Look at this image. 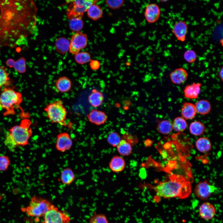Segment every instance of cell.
Instances as JSON below:
<instances>
[{
    "instance_id": "34",
    "label": "cell",
    "mask_w": 223,
    "mask_h": 223,
    "mask_svg": "<svg viewBox=\"0 0 223 223\" xmlns=\"http://www.w3.org/2000/svg\"><path fill=\"white\" fill-rule=\"evenodd\" d=\"M107 139L108 143L113 147L116 146L121 140L120 135L115 131L110 132L107 135Z\"/></svg>"
},
{
    "instance_id": "30",
    "label": "cell",
    "mask_w": 223,
    "mask_h": 223,
    "mask_svg": "<svg viewBox=\"0 0 223 223\" xmlns=\"http://www.w3.org/2000/svg\"><path fill=\"white\" fill-rule=\"evenodd\" d=\"M11 82L7 68L0 66V90L3 86L7 87Z\"/></svg>"
},
{
    "instance_id": "19",
    "label": "cell",
    "mask_w": 223,
    "mask_h": 223,
    "mask_svg": "<svg viewBox=\"0 0 223 223\" xmlns=\"http://www.w3.org/2000/svg\"><path fill=\"white\" fill-rule=\"evenodd\" d=\"M126 165L125 161L121 156H114L109 163L110 169L115 173H119L123 171Z\"/></svg>"
},
{
    "instance_id": "1",
    "label": "cell",
    "mask_w": 223,
    "mask_h": 223,
    "mask_svg": "<svg viewBox=\"0 0 223 223\" xmlns=\"http://www.w3.org/2000/svg\"><path fill=\"white\" fill-rule=\"evenodd\" d=\"M0 45L14 47L35 29L37 9L32 0H0Z\"/></svg>"
},
{
    "instance_id": "22",
    "label": "cell",
    "mask_w": 223,
    "mask_h": 223,
    "mask_svg": "<svg viewBox=\"0 0 223 223\" xmlns=\"http://www.w3.org/2000/svg\"><path fill=\"white\" fill-rule=\"evenodd\" d=\"M57 90L61 93H65L70 90L71 87V81L66 77H62L55 81Z\"/></svg>"
},
{
    "instance_id": "11",
    "label": "cell",
    "mask_w": 223,
    "mask_h": 223,
    "mask_svg": "<svg viewBox=\"0 0 223 223\" xmlns=\"http://www.w3.org/2000/svg\"><path fill=\"white\" fill-rule=\"evenodd\" d=\"M72 145V140L68 133L62 132L57 136L55 147L58 151L65 152L70 150Z\"/></svg>"
},
{
    "instance_id": "40",
    "label": "cell",
    "mask_w": 223,
    "mask_h": 223,
    "mask_svg": "<svg viewBox=\"0 0 223 223\" xmlns=\"http://www.w3.org/2000/svg\"><path fill=\"white\" fill-rule=\"evenodd\" d=\"M10 164V160L7 156H0V171H4L8 168Z\"/></svg>"
},
{
    "instance_id": "20",
    "label": "cell",
    "mask_w": 223,
    "mask_h": 223,
    "mask_svg": "<svg viewBox=\"0 0 223 223\" xmlns=\"http://www.w3.org/2000/svg\"><path fill=\"white\" fill-rule=\"evenodd\" d=\"M104 100L103 94L95 89L92 90L88 97V100L90 105L94 107H98L103 103Z\"/></svg>"
},
{
    "instance_id": "42",
    "label": "cell",
    "mask_w": 223,
    "mask_h": 223,
    "mask_svg": "<svg viewBox=\"0 0 223 223\" xmlns=\"http://www.w3.org/2000/svg\"><path fill=\"white\" fill-rule=\"evenodd\" d=\"M223 68L222 67H221L219 72V77L220 78L221 80L222 81H223Z\"/></svg>"
},
{
    "instance_id": "10",
    "label": "cell",
    "mask_w": 223,
    "mask_h": 223,
    "mask_svg": "<svg viewBox=\"0 0 223 223\" xmlns=\"http://www.w3.org/2000/svg\"><path fill=\"white\" fill-rule=\"evenodd\" d=\"M217 188L206 181L200 182L196 185L194 193L199 198L202 200L208 199L216 190Z\"/></svg>"
},
{
    "instance_id": "8",
    "label": "cell",
    "mask_w": 223,
    "mask_h": 223,
    "mask_svg": "<svg viewBox=\"0 0 223 223\" xmlns=\"http://www.w3.org/2000/svg\"><path fill=\"white\" fill-rule=\"evenodd\" d=\"M43 217V223H68L71 221L69 216L66 212L53 205Z\"/></svg>"
},
{
    "instance_id": "21",
    "label": "cell",
    "mask_w": 223,
    "mask_h": 223,
    "mask_svg": "<svg viewBox=\"0 0 223 223\" xmlns=\"http://www.w3.org/2000/svg\"><path fill=\"white\" fill-rule=\"evenodd\" d=\"M6 63L7 66L14 68L19 73H24L26 71V63L24 58L21 57L15 61L13 59H8Z\"/></svg>"
},
{
    "instance_id": "9",
    "label": "cell",
    "mask_w": 223,
    "mask_h": 223,
    "mask_svg": "<svg viewBox=\"0 0 223 223\" xmlns=\"http://www.w3.org/2000/svg\"><path fill=\"white\" fill-rule=\"evenodd\" d=\"M69 51L74 55L85 48L88 42L87 36L80 32H77L72 36L70 42Z\"/></svg>"
},
{
    "instance_id": "37",
    "label": "cell",
    "mask_w": 223,
    "mask_h": 223,
    "mask_svg": "<svg viewBox=\"0 0 223 223\" xmlns=\"http://www.w3.org/2000/svg\"><path fill=\"white\" fill-rule=\"evenodd\" d=\"M89 223H108L106 216L102 214H94L90 217Z\"/></svg>"
},
{
    "instance_id": "38",
    "label": "cell",
    "mask_w": 223,
    "mask_h": 223,
    "mask_svg": "<svg viewBox=\"0 0 223 223\" xmlns=\"http://www.w3.org/2000/svg\"><path fill=\"white\" fill-rule=\"evenodd\" d=\"M124 2L123 0H107L105 1V3L109 8L117 9L123 5Z\"/></svg>"
},
{
    "instance_id": "7",
    "label": "cell",
    "mask_w": 223,
    "mask_h": 223,
    "mask_svg": "<svg viewBox=\"0 0 223 223\" xmlns=\"http://www.w3.org/2000/svg\"><path fill=\"white\" fill-rule=\"evenodd\" d=\"M97 0H82L71 1L66 12L67 18L69 20L73 18L82 19L83 14Z\"/></svg>"
},
{
    "instance_id": "27",
    "label": "cell",
    "mask_w": 223,
    "mask_h": 223,
    "mask_svg": "<svg viewBox=\"0 0 223 223\" xmlns=\"http://www.w3.org/2000/svg\"><path fill=\"white\" fill-rule=\"evenodd\" d=\"M116 147L118 152L122 156H128L132 152L131 145L125 139H121Z\"/></svg>"
},
{
    "instance_id": "2",
    "label": "cell",
    "mask_w": 223,
    "mask_h": 223,
    "mask_svg": "<svg viewBox=\"0 0 223 223\" xmlns=\"http://www.w3.org/2000/svg\"><path fill=\"white\" fill-rule=\"evenodd\" d=\"M153 189L158 196L165 199L187 198L192 192L190 182L177 175H173L168 180L159 182Z\"/></svg>"
},
{
    "instance_id": "4",
    "label": "cell",
    "mask_w": 223,
    "mask_h": 223,
    "mask_svg": "<svg viewBox=\"0 0 223 223\" xmlns=\"http://www.w3.org/2000/svg\"><path fill=\"white\" fill-rule=\"evenodd\" d=\"M31 122L28 119L22 120L19 125L11 128L8 133L13 139L17 147L24 146L29 143L32 134L30 127Z\"/></svg>"
},
{
    "instance_id": "3",
    "label": "cell",
    "mask_w": 223,
    "mask_h": 223,
    "mask_svg": "<svg viewBox=\"0 0 223 223\" xmlns=\"http://www.w3.org/2000/svg\"><path fill=\"white\" fill-rule=\"evenodd\" d=\"M23 98L21 93L9 87L4 88L0 95V106L5 111L4 116L13 115L20 107Z\"/></svg>"
},
{
    "instance_id": "16",
    "label": "cell",
    "mask_w": 223,
    "mask_h": 223,
    "mask_svg": "<svg viewBox=\"0 0 223 223\" xmlns=\"http://www.w3.org/2000/svg\"><path fill=\"white\" fill-rule=\"evenodd\" d=\"M201 85L200 83L194 82L186 85L183 90L184 96L190 99L197 98L201 92Z\"/></svg>"
},
{
    "instance_id": "33",
    "label": "cell",
    "mask_w": 223,
    "mask_h": 223,
    "mask_svg": "<svg viewBox=\"0 0 223 223\" xmlns=\"http://www.w3.org/2000/svg\"><path fill=\"white\" fill-rule=\"evenodd\" d=\"M74 59L76 63L81 65L85 64L91 60L90 54L85 51L79 52L75 55Z\"/></svg>"
},
{
    "instance_id": "28",
    "label": "cell",
    "mask_w": 223,
    "mask_h": 223,
    "mask_svg": "<svg viewBox=\"0 0 223 223\" xmlns=\"http://www.w3.org/2000/svg\"><path fill=\"white\" fill-rule=\"evenodd\" d=\"M195 146L197 149L202 153L209 151L212 148L210 140L206 137H201L198 139L195 142Z\"/></svg>"
},
{
    "instance_id": "12",
    "label": "cell",
    "mask_w": 223,
    "mask_h": 223,
    "mask_svg": "<svg viewBox=\"0 0 223 223\" xmlns=\"http://www.w3.org/2000/svg\"><path fill=\"white\" fill-rule=\"evenodd\" d=\"M160 10L158 5L155 3H150L146 6L144 16L149 23L152 24L156 22L160 15Z\"/></svg>"
},
{
    "instance_id": "39",
    "label": "cell",
    "mask_w": 223,
    "mask_h": 223,
    "mask_svg": "<svg viewBox=\"0 0 223 223\" xmlns=\"http://www.w3.org/2000/svg\"><path fill=\"white\" fill-rule=\"evenodd\" d=\"M4 143L9 150L12 152L15 151V148L17 147L13 139L8 133L6 136Z\"/></svg>"
},
{
    "instance_id": "25",
    "label": "cell",
    "mask_w": 223,
    "mask_h": 223,
    "mask_svg": "<svg viewBox=\"0 0 223 223\" xmlns=\"http://www.w3.org/2000/svg\"><path fill=\"white\" fill-rule=\"evenodd\" d=\"M86 12L88 17L94 21L99 19L103 15L102 9L100 6L96 4L92 5Z\"/></svg>"
},
{
    "instance_id": "41",
    "label": "cell",
    "mask_w": 223,
    "mask_h": 223,
    "mask_svg": "<svg viewBox=\"0 0 223 223\" xmlns=\"http://www.w3.org/2000/svg\"><path fill=\"white\" fill-rule=\"evenodd\" d=\"M90 65L91 68L93 70H98L100 68V62L96 60H91L90 61Z\"/></svg>"
},
{
    "instance_id": "43",
    "label": "cell",
    "mask_w": 223,
    "mask_h": 223,
    "mask_svg": "<svg viewBox=\"0 0 223 223\" xmlns=\"http://www.w3.org/2000/svg\"><path fill=\"white\" fill-rule=\"evenodd\" d=\"M160 1L161 2H167L168 1V0H161V1Z\"/></svg>"
},
{
    "instance_id": "13",
    "label": "cell",
    "mask_w": 223,
    "mask_h": 223,
    "mask_svg": "<svg viewBox=\"0 0 223 223\" xmlns=\"http://www.w3.org/2000/svg\"><path fill=\"white\" fill-rule=\"evenodd\" d=\"M188 30L186 23L183 20H180L174 24L172 32L178 40L184 42L186 40Z\"/></svg>"
},
{
    "instance_id": "32",
    "label": "cell",
    "mask_w": 223,
    "mask_h": 223,
    "mask_svg": "<svg viewBox=\"0 0 223 223\" xmlns=\"http://www.w3.org/2000/svg\"><path fill=\"white\" fill-rule=\"evenodd\" d=\"M173 128L175 131L181 132L185 130L187 126L186 120L182 117L175 118L172 123Z\"/></svg>"
},
{
    "instance_id": "5",
    "label": "cell",
    "mask_w": 223,
    "mask_h": 223,
    "mask_svg": "<svg viewBox=\"0 0 223 223\" xmlns=\"http://www.w3.org/2000/svg\"><path fill=\"white\" fill-rule=\"evenodd\" d=\"M44 110L47 118L52 123H58L66 127L67 112L61 100H55L46 105Z\"/></svg>"
},
{
    "instance_id": "18",
    "label": "cell",
    "mask_w": 223,
    "mask_h": 223,
    "mask_svg": "<svg viewBox=\"0 0 223 223\" xmlns=\"http://www.w3.org/2000/svg\"><path fill=\"white\" fill-rule=\"evenodd\" d=\"M182 117L185 120H192L196 115L197 111L195 105L189 102L184 103L181 110Z\"/></svg>"
},
{
    "instance_id": "29",
    "label": "cell",
    "mask_w": 223,
    "mask_h": 223,
    "mask_svg": "<svg viewBox=\"0 0 223 223\" xmlns=\"http://www.w3.org/2000/svg\"><path fill=\"white\" fill-rule=\"evenodd\" d=\"M190 133L195 136H199L204 132L205 128L204 125L199 121H195L191 122L189 126Z\"/></svg>"
},
{
    "instance_id": "24",
    "label": "cell",
    "mask_w": 223,
    "mask_h": 223,
    "mask_svg": "<svg viewBox=\"0 0 223 223\" xmlns=\"http://www.w3.org/2000/svg\"><path fill=\"white\" fill-rule=\"evenodd\" d=\"M197 112L201 115L209 113L211 110V104L207 99H201L197 102L195 105Z\"/></svg>"
},
{
    "instance_id": "26",
    "label": "cell",
    "mask_w": 223,
    "mask_h": 223,
    "mask_svg": "<svg viewBox=\"0 0 223 223\" xmlns=\"http://www.w3.org/2000/svg\"><path fill=\"white\" fill-rule=\"evenodd\" d=\"M75 178V174L72 170L70 168H65L61 173V181L64 185H70L73 181Z\"/></svg>"
},
{
    "instance_id": "23",
    "label": "cell",
    "mask_w": 223,
    "mask_h": 223,
    "mask_svg": "<svg viewBox=\"0 0 223 223\" xmlns=\"http://www.w3.org/2000/svg\"><path fill=\"white\" fill-rule=\"evenodd\" d=\"M70 43L68 39L65 37L58 38L55 44L56 51L61 54L64 55L69 50Z\"/></svg>"
},
{
    "instance_id": "35",
    "label": "cell",
    "mask_w": 223,
    "mask_h": 223,
    "mask_svg": "<svg viewBox=\"0 0 223 223\" xmlns=\"http://www.w3.org/2000/svg\"><path fill=\"white\" fill-rule=\"evenodd\" d=\"M83 22L82 19L73 18L70 20L69 26L70 29L74 31L79 32L83 28Z\"/></svg>"
},
{
    "instance_id": "6",
    "label": "cell",
    "mask_w": 223,
    "mask_h": 223,
    "mask_svg": "<svg viewBox=\"0 0 223 223\" xmlns=\"http://www.w3.org/2000/svg\"><path fill=\"white\" fill-rule=\"evenodd\" d=\"M52 205L47 200L35 196L32 198L28 206L21 209L29 216L39 217L43 216Z\"/></svg>"
},
{
    "instance_id": "17",
    "label": "cell",
    "mask_w": 223,
    "mask_h": 223,
    "mask_svg": "<svg viewBox=\"0 0 223 223\" xmlns=\"http://www.w3.org/2000/svg\"><path fill=\"white\" fill-rule=\"evenodd\" d=\"M188 74L184 68H179L175 69L169 74L172 82L175 84H180L184 82L187 79Z\"/></svg>"
},
{
    "instance_id": "31",
    "label": "cell",
    "mask_w": 223,
    "mask_h": 223,
    "mask_svg": "<svg viewBox=\"0 0 223 223\" xmlns=\"http://www.w3.org/2000/svg\"><path fill=\"white\" fill-rule=\"evenodd\" d=\"M173 129L172 123L168 120H164L161 121L157 126L158 132L163 134H169Z\"/></svg>"
},
{
    "instance_id": "36",
    "label": "cell",
    "mask_w": 223,
    "mask_h": 223,
    "mask_svg": "<svg viewBox=\"0 0 223 223\" xmlns=\"http://www.w3.org/2000/svg\"><path fill=\"white\" fill-rule=\"evenodd\" d=\"M183 57L185 60L190 63H194L197 59L195 52L192 49H188L184 53Z\"/></svg>"
},
{
    "instance_id": "15",
    "label": "cell",
    "mask_w": 223,
    "mask_h": 223,
    "mask_svg": "<svg viewBox=\"0 0 223 223\" xmlns=\"http://www.w3.org/2000/svg\"><path fill=\"white\" fill-rule=\"evenodd\" d=\"M215 208L214 206L208 202L202 203L199 207V211L200 217L206 220L213 218L215 216Z\"/></svg>"
},
{
    "instance_id": "14",
    "label": "cell",
    "mask_w": 223,
    "mask_h": 223,
    "mask_svg": "<svg viewBox=\"0 0 223 223\" xmlns=\"http://www.w3.org/2000/svg\"><path fill=\"white\" fill-rule=\"evenodd\" d=\"M89 121L97 125L104 124L107 119L106 114L103 112L96 109L92 110L87 115Z\"/></svg>"
}]
</instances>
